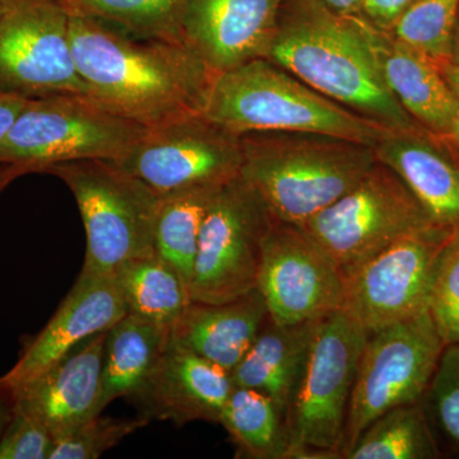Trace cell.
Listing matches in <instances>:
<instances>
[{"label": "cell", "instance_id": "obj_1", "mask_svg": "<svg viewBox=\"0 0 459 459\" xmlns=\"http://www.w3.org/2000/svg\"><path fill=\"white\" fill-rule=\"evenodd\" d=\"M72 51L90 95L151 129L204 114L217 77L183 41L140 39L69 12Z\"/></svg>", "mask_w": 459, "mask_h": 459}, {"label": "cell", "instance_id": "obj_2", "mask_svg": "<svg viewBox=\"0 0 459 459\" xmlns=\"http://www.w3.org/2000/svg\"><path fill=\"white\" fill-rule=\"evenodd\" d=\"M267 59L362 117L422 132L386 86L359 14L342 16L319 0H283Z\"/></svg>", "mask_w": 459, "mask_h": 459}, {"label": "cell", "instance_id": "obj_3", "mask_svg": "<svg viewBox=\"0 0 459 459\" xmlns=\"http://www.w3.org/2000/svg\"><path fill=\"white\" fill-rule=\"evenodd\" d=\"M240 177L277 221L304 226L349 193L376 165L374 147L310 133L240 135Z\"/></svg>", "mask_w": 459, "mask_h": 459}, {"label": "cell", "instance_id": "obj_4", "mask_svg": "<svg viewBox=\"0 0 459 459\" xmlns=\"http://www.w3.org/2000/svg\"><path fill=\"white\" fill-rule=\"evenodd\" d=\"M204 115L238 135L310 133L374 147L400 132L325 98L265 57L217 74Z\"/></svg>", "mask_w": 459, "mask_h": 459}, {"label": "cell", "instance_id": "obj_5", "mask_svg": "<svg viewBox=\"0 0 459 459\" xmlns=\"http://www.w3.org/2000/svg\"><path fill=\"white\" fill-rule=\"evenodd\" d=\"M63 181L77 202L86 230L82 271L111 274L133 259L156 255L161 197L110 160H82L45 170Z\"/></svg>", "mask_w": 459, "mask_h": 459}, {"label": "cell", "instance_id": "obj_6", "mask_svg": "<svg viewBox=\"0 0 459 459\" xmlns=\"http://www.w3.org/2000/svg\"><path fill=\"white\" fill-rule=\"evenodd\" d=\"M146 132L83 93L29 99L0 142V162L26 166L33 174L82 160L119 161Z\"/></svg>", "mask_w": 459, "mask_h": 459}, {"label": "cell", "instance_id": "obj_7", "mask_svg": "<svg viewBox=\"0 0 459 459\" xmlns=\"http://www.w3.org/2000/svg\"><path fill=\"white\" fill-rule=\"evenodd\" d=\"M368 338L343 310L319 320L286 413L290 459L341 458L353 383Z\"/></svg>", "mask_w": 459, "mask_h": 459}, {"label": "cell", "instance_id": "obj_8", "mask_svg": "<svg viewBox=\"0 0 459 459\" xmlns=\"http://www.w3.org/2000/svg\"><path fill=\"white\" fill-rule=\"evenodd\" d=\"M446 344L429 312L370 334L356 371L341 458L374 420L421 402Z\"/></svg>", "mask_w": 459, "mask_h": 459}, {"label": "cell", "instance_id": "obj_9", "mask_svg": "<svg viewBox=\"0 0 459 459\" xmlns=\"http://www.w3.org/2000/svg\"><path fill=\"white\" fill-rule=\"evenodd\" d=\"M437 225L391 169L376 162L349 193L301 226L344 277L411 232Z\"/></svg>", "mask_w": 459, "mask_h": 459}, {"label": "cell", "instance_id": "obj_10", "mask_svg": "<svg viewBox=\"0 0 459 459\" xmlns=\"http://www.w3.org/2000/svg\"><path fill=\"white\" fill-rule=\"evenodd\" d=\"M273 220L240 175L223 184L202 225L190 301L228 303L255 290L263 243Z\"/></svg>", "mask_w": 459, "mask_h": 459}, {"label": "cell", "instance_id": "obj_11", "mask_svg": "<svg viewBox=\"0 0 459 459\" xmlns=\"http://www.w3.org/2000/svg\"><path fill=\"white\" fill-rule=\"evenodd\" d=\"M453 229L431 225L401 238L344 277L343 312L368 334L428 312Z\"/></svg>", "mask_w": 459, "mask_h": 459}, {"label": "cell", "instance_id": "obj_12", "mask_svg": "<svg viewBox=\"0 0 459 459\" xmlns=\"http://www.w3.org/2000/svg\"><path fill=\"white\" fill-rule=\"evenodd\" d=\"M2 3L0 91L26 99L90 95L75 65L69 11L62 0Z\"/></svg>", "mask_w": 459, "mask_h": 459}, {"label": "cell", "instance_id": "obj_13", "mask_svg": "<svg viewBox=\"0 0 459 459\" xmlns=\"http://www.w3.org/2000/svg\"><path fill=\"white\" fill-rule=\"evenodd\" d=\"M115 162L162 198L234 180L240 175L243 150L240 135L197 114L147 129Z\"/></svg>", "mask_w": 459, "mask_h": 459}, {"label": "cell", "instance_id": "obj_14", "mask_svg": "<svg viewBox=\"0 0 459 459\" xmlns=\"http://www.w3.org/2000/svg\"><path fill=\"white\" fill-rule=\"evenodd\" d=\"M256 289L277 325L318 322L343 309L344 279L336 263L303 229L277 220L263 243Z\"/></svg>", "mask_w": 459, "mask_h": 459}, {"label": "cell", "instance_id": "obj_15", "mask_svg": "<svg viewBox=\"0 0 459 459\" xmlns=\"http://www.w3.org/2000/svg\"><path fill=\"white\" fill-rule=\"evenodd\" d=\"M126 314L128 307L115 276L81 271L56 314L26 344L13 368L0 377V383L8 388L25 385Z\"/></svg>", "mask_w": 459, "mask_h": 459}, {"label": "cell", "instance_id": "obj_16", "mask_svg": "<svg viewBox=\"0 0 459 459\" xmlns=\"http://www.w3.org/2000/svg\"><path fill=\"white\" fill-rule=\"evenodd\" d=\"M283 0H186L181 40L220 74L267 59Z\"/></svg>", "mask_w": 459, "mask_h": 459}, {"label": "cell", "instance_id": "obj_17", "mask_svg": "<svg viewBox=\"0 0 459 459\" xmlns=\"http://www.w3.org/2000/svg\"><path fill=\"white\" fill-rule=\"evenodd\" d=\"M108 331L87 338L40 376L11 388L17 409L40 422L54 442L102 413V361Z\"/></svg>", "mask_w": 459, "mask_h": 459}, {"label": "cell", "instance_id": "obj_18", "mask_svg": "<svg viewBox=\"0 0 459 459\" xmlns=\"http://www.w3.org/2000/svg\"><path fill=\"white\" fill-rule=\"evenodd\" d=\"M228 370L171 342L131 401L141 418L219 424L232 389Z\"/></svg>", "mask_w": 459, "mask_h": 459}, {"label": "cell", "instance_id": "obj_19", "mask_svg": "<svg viewBox=\"0 0 459 459\" xmlns=\"http://www.w3.org/2000/svg\"><path fill=\"white\" fill-rule=\"evenodd\" d=\"M364 23L392 95L422 128L449 135L459 98L440 66L392 31L377 29L367 20Z\"/></svg>", "mask_w": 459, "mask_h": 459}, {"label": "cell", "instance_id": "obj_20", "mask_svg": "<svg viewBox=\"0 0 459 459\" xmlns=\"http://www.w3.org/2000/svg\"><path fill=\"white\" fill-rule=\"evenodd\" d=\"M267 319L258 289L228 303L190 301L170 327V342L231 373Z\"/></svg>", "mask_w": 459, "mask_h": 459}, {"label": "cell", "instance_id": "obj_21", "mask_svg": "<svg viewBox=\"0 0 459 459\" xmlns=\"http://www.w3.org/2000/svg\"><path fill=\"white\" fill-rule=\"evenodd\" d=\"M374 153L406 184L437 225L459 226V166L424 132L392 133L377 142Z\"/></svg>", "mask_w": 459, "mask_h": 459}, {"label": "cell", "instance_id": "obj_22", "mask_svg": "<svg viewBox=\"0 0 459 459\" xmlns=\"http://www.w3.org/2000/svg\"><path fill=\"white\" fill-rule=\"evenodd\" d=\"M318 323L277 325L268 316L255 342L230 373L234 385L255 389L270 397L286 421Z\"/></svg>", "mask_w": 459, "mask_h": 459}, {"label": "cell", "instance_id": "obj_23", "mask_svg": "<svg viewBox=\"0 0 459 459\" xmlns=\"http://www.w3.org/2000/svg\"><path fill=\"white\" fill-rule=\"evenodd\" d=\"M170 343V327L128 313L108 328L102 361L101 410L131 400Z\"/></svg>", "mask_w": 459, "mask_h": 459}, {"label": "cell", "instance_id": "obj_24", "mask_svg": "<svg viewBox=\"0 0 459 459\" xmlns=\"http://www.w3.org/2000/svg\"><path fill=\"white\" fill-rule=\"evenodd\" d=\"M238 458L290 459L285 418L270 397L235 386L220 418Z\"/></svg>", "mask_w": 459, "mask_h": 459}, {"label": "cell", "instance_id": "obj_25", "mask_svg": "<svg viewBox=\"0 0 459 459\" xmlns=\"http://www.w3.org/2000/svg\"><path fill=\"white\" fill-rule=\"evenodd\" d=\"M128 313L171 327L190 303L188 286L164 259H133L114 274Z\"/></svg>", "mask_w": 459, "mask_h": 459}, {"label": "cell", "instance_id": "obj_26", "mask_svg": "<svg viewBox=\"0 0 459 459\" xmlns=\"http://www.w3.org/2000/svg\"><path fill=\"white\" fill-rule=\"evenodd\" d=\"M221 186H198L161 198L155 232V252L190 285L202 225Z\"/></svg>", "mask_w": 459, "mask_h": 459}, {"label": "cell", "instance_id": "obj_27", "mask_svg": "<svg viewBox=\"0 0 459 459\" xmlns=\"http://www.w3.org/2000/svg\"><path fill=\"white\" fill-rule=\"evenodd\" d=\"M442 458L421 403L383 413L362 431L344 459Z\"/></svg>", "mask_w": 459, "mask_h": 459}, {"label": "cell", "instance_id": "obj_28", "mask_svg": "<svg viewBox=\"0 0 459 459\" xmlns=\"http://www.w3.org/2000/svg\"><path fill=\"white\" fill-rule=\"evenodd\" d=\"M69 12L140 39L181 40L186 0H62Z\"/></svg>", "mask_w": 459, "mask_h": 459}, {"label": "cell", "instance_id": "obj_29", "mask_svg": "<svg viewBox=\"0 0 459 459\" xmlns=\"http://www.w3.org/2000/svg\"><path fill=\"white\" fill-rule=\"evenodd\" d=\"M458 17L459 0H418L395 23L392 33L443 69L452 63Z\"/></svg>", "mask_w": 459, "mask_h": 459}, {"label": "cell", "instance_id": "obj_30", "mask_svg": "<svg viewBox=\"0 0 459 459\" xmlns=\"http://www.w3.org/2000/svg\"><path fill=\"white\" fill-rule=\"evenodd\" d=\"M444 455L459 457V343L444 347L421 402Z\"/></svg>", "mask_w": 459, "mask_h": 459}, {"label": "cell", "instance_id": "obj_31", "mask_svg": "<svg viewBox=\"0 0 459 459\" xmlns=\"http://www.w3.org/2000/svg\"><path fill=\"white\" fill-rule=\"evenodd\" d=\"M150 424L147 419L93 416L71 434L56 440L50 459H96L122 443L126 437Z\"/></svg>", "mask_w": 459, "mask_h": 459}, {"label": "cell", "instance_id": "obj_32", "mask_svg": "<svg viewBox=\"0 0 459 459\" xmlns=\"http://www.w3.org/2000/svg\"><path fill=\"white\" fill-rule=\"evenodd\" d=\"M428 312L444 342L459 343V226L440 255Z\"/></svg>", "mask_w": 459, "mask_h": 459}, {"label": "cell", "instance_id": "obj_33", "mask_svg": "<svg viewBox=\"0 0 459 459\" xmlns=\"http://www.w3.org/2000/svg\"><path fill=\"white\" fill-rule=\"evenodd\" d=\"M54 444L40 422L14 407L13 418L0 439V459H50Z\"/></svg>", "mask_w": 459, "mask_h": 459}, {"label": "cell", "instance_id": "obj_34", "mask_svg": "<svg viewBox=\"0 0 459 459\" xmlns=\"http://www.w3.org/2000/svg\"><path fill=\"white\" fill-rule=\"evenodd\" d=\"M416 2L418 0H364L360 16L377 29L392 31Z\"/></svg>", "mask_w": 459, "mask_h": 459}, {"label": "cell", "instance_id": "obj_35", "mask_svg": "<svg viewBox=\"0 0 459 459\" xmlns=\"http://www.w3.org/2000/svg\"><path fill=\"white\" fill-rule=\"evenodd\" d=\"M29 99L0 91V142L11 131L17 117L22 113Z\"/></svg>", "mask_w": 459, "mask_h": 459}, {"label": "cell", "instance_id": "obj_36", "mask_svg": "<svg viewBox=\"0 0 459 459\" xmlns=\"http://www.w3.org/2000/svg\"><path fill=\"white\" fill-rule=\"evenodd\" d=\"M14 407L16 406H14L13 392L0 383V439L13 418Z\"/></svg>", "mask_w": 459, "mask_h": 459}, {"label": "cell", "instance_id": "obj_37", "mask_svg": "<svg viewBox=\"0 0 459 459\" xmlns=\"http://www.w3.org/2000/svg\"><path fill=\"white\" fill-rule=\"evenodd\" d=\"M27 174H31V171L26 166L0 162V197H2L3 193L9 188L12 183H14L18 178Z\"/></svg>", "mask_w": 459, "mask_h": 459}, {"label": "cell", "instance_id": "obj_38", "mask_svg": "<svg viewBox=\"0 0 459 459\" xmlns=\"http://www.w3.org/2000/svg\"><path fill=\"white\" fill-rule=\"evenodd\" d=\"M319 2L342 16H358L360 14L364 0H319Z\"/></svg>", "mask_w": 459, "mask_h": 459}, {"label": "cell", "instance_id": "obj_39", "mask_svg": "<svg viewBox=\"0 0 459 459\" xmlns=\"http://www.w3.org/2000/svg\"><path fill=\"white\" fill-rule=\"evenodd\" d=\"M444 77H446V82L455 91V95L459 98V65L455 63L444 66L442 69Z\"/></svg>", "mask_w": 459, "mask_h": 459}, {"label": "cell", "instance_id": "obj_40", "mask_svg": "<svg viewBox=\"0 0 459 459\" xmlns=\"http://www.w3.org/2000/svg\"><path fill=\"white\" fill-rule=\"evenodd\" d=\"M452 63L459 65V22L455 27V39H453Z\"/></svg>", "mask_w": 459, "mask_h": 459}, {"label": "cell", "instance_id": "obj_41", "mask_svg": "<svg viewBox=\"0 0 459 459\" xmlns=\"http://www.w3.org/2000/svg\"><path fill=\"white\" fill-rule=\"evenodd\" d=\"M449 135H452L453 140L455 141L457 146L459 147V108L457 114H455V119H453L451 133Z\"/></svg>", "mask_w": 459, "mask_h": 459}, {"label": "cell", "instance_id": "obj_42", "mask_svg": "<svg viewBox=\"0 0 459 459\" xmlns=\"http://www.w3.org/2000/svg\"><path fill=\"white\" fill-rule=\"evenodd\" d=\"M2 4H3L2 0H0V11H2Z\"/></svg>", "mask_w": 459, "mask_h": 459}]
</instances>
